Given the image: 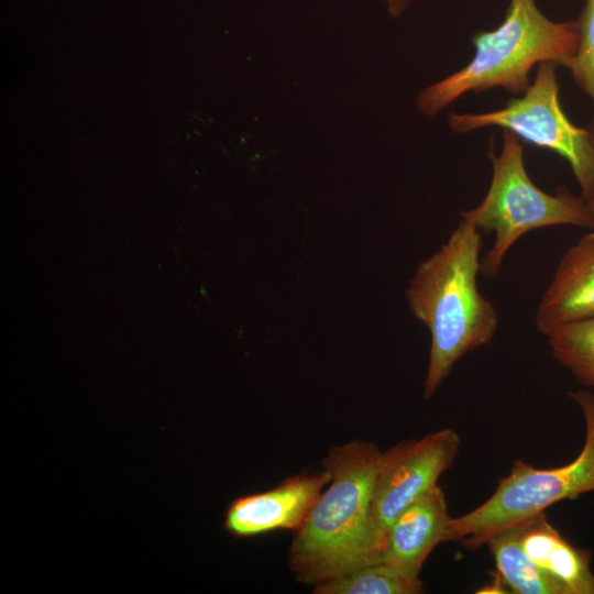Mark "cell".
I'll list each match as a JSON object with an SVG mask.
<instances>
[{
    "label": "cell",
    "mask_w": 594,
    "mask_h": 594,
    "mask_svg": "<svg viewBox=\"0 0 594 594\" xmlns=\"http://www.w3.org/2000/svg\"><path fill=\"white\" fill-rule=\"evenodd\" d=\"M525 552L560 594H594L591 552L570 543L541 513L515 526Z\"/></svg>",
    "instance_id": "8fae6325"
},
{
    "label": "cell",
    "mask_w": 594,
    "mask_h": 594,
    "mask_svg": "<svg viewBox=\"0 0 594 594\" xmlns=\"http://www.w3.org/2000/svg\"><path fill=\"white\" fill-rule=\"evenodd\" d=\"M486 544L494 558L499 576L514 593L560 594L556 584L525 552L516 527L496 534Z\"/></svg>",
    "instance_id": "7c38bea8"
},
{
    "label": "cell",
    "mask_w": 594,
    "mask_h": 594,
    "mask_svg": "<svg viewBox=\"0 0 594 594\" xmlns=\"http://www.w3.org/2000/svg\"><path fill=\"white\" fill-rule=\"evenodd\" d=\"M570 395L581 408L585 424L579 455L552 469H538L516 460L485 502L460 517H451L446 542L477 549L496 534L544 513L556 503L594 492V395L585 391Z\"/></svg>",
    "instance_id": "5b68a950"
},
{
    "label": "cell",
    "mask_w": 594,
    "mask_h": 594,
    "mask_svg": "<svg viewBox=\"0 0 594 594\" xmlns=\"http://www.w3.org/2000/svg\"><path fill=\"white\" fill-rule=\"evenodd\" d=\"M578 42L576 21L549 19L536 0H509L496 29L477 31L472 36L471 61L424 89L417 97V109L433 118L461 96L491 88L520 96L530 86L534 66L546 62L562 66L574 54Z\"/></svg>",
    "instance_id": "3957f363"
},
{
    "label": "cell",
    "mask_w": 594,
    "mask_h": 594,
    "mask_svg": "<svg viewBox=\"0 0 594 594\" xmlns=\"http://www.w3.org/2000/svg\"><path fill=\"white\" fill-rule=\"evenodd\" d=\"M547 338L553 358L583 385L594 387V318L561 326Z\"/></svg>",
    "instance_id": "5bb4252c"
},
{
    "label": "cell",
    "mask_w": 594,
    "mask_h": 594,
    "mask_svg": "<svg viewBox=\"0 0 594 594\" xmlns=\"http://www.w3.org/2000/svg\"><path fill=\"white\" fill-rule=\"evenodd\" d=\"M492 179L483 200L461 212V219L477 229L493 231L495 242L481 261V272L494 278L514 243L525 233L552 226L569 224L594 229V207L566 188L554 195L539 188L529 177L519 139L504 131L503 146L495 155L490 147Z\"/></svg>",
    "instance_id": "277c9868"
},
{
    "label": "cell",
    "mask_w": 594,
    "mask_h": 594,
    "mask_svg": "<svg viewBox=\"0 0 594 594\" xmlns=\"http://www.w3.org/2000/svg\"><path fill=\"white\" fill-rule=\"evenodd\" d=\"M481 246L480 229L461 219L440 250L418 265L407 289L410 310L431 336L425 398L462 356L487 344L497 330V311L477 286Z\"/></svg>",
    "instance_id": "7a4b0ae2"
},
{
    "label": "cell",
    "mask_w": 594,
    "mask_h": 594,
    "mask_svg": "<svg viewBox=\"0 0 594 594\" xmlns=\"http://www.w3.org/2000/svg\"><path fill=\"white\" fill-rule=\"evenodd\" d=\"M421 579L411 580L384 561L371 563L314 585V594H419Z\"/></svg>",
    "instance_id": "4fadbf2b"
},
{
    "label": "cell",
    "mask_w": 594,
    "mask_h": 594,
    "mask_svg": "<svg viewBox=\"0 0 594 594\" xmlns=\"http://www.w3.org/2000/svg\"><path fill=\"white\" fill-rule=\"evenodd\" d=\"M381 453L373 442L353 440L332 447L322 459L330 482L288 552L297 581L315 585L382 561L385 536L372 518Z\"/></svg>",
    "instance_id": "6da1fadb"
},
{
    "label": "cell",
    "mask_w": 594,
    "mask_h": 594,
    "mask_svg": "<svg viewBox=\"0 0 594 594\" xmlns=\"http://www.w3.org/2000/svg\"><path fill=\"white\" fill-rule=\"evenodd\" d=\"M384 1L387 6L388 13L393 18H398L403 13H405V11L408 9V7L413 2V0H384Z\"/></svg>",
    "instance_id": "2e32d148"
},
{
    "label": "cell",
    "mask_w": 594,
    "mask_h": 594,
    "mask_svg": "<svg viewBox=\"0 0 594 594\" xmlns=\"http://www.w3.org/2000/svg\"><path fill=\"white\" fill-rule=\"evenodd\" d=\"M329 482L330 474L323 469L316 474L292 476L265 492L240 496L228 506L223 528L234 538L280 529L296 531Z\"/></svg>",
    "instance_id": "ba28073f"
},
{
    "label": "cell",
    "mask_w": 594,
    "mask_h": 594,
    "mask_svg": "<svg viewBox=\"0 0 594 594\" xmlns=\"http://www.w3.org/2000/svg\"><path fill=\"white\" fill-rule=\"evenodd\" d=\"M591 205L594 207V198L592 199Z\"/></svg>",
    "instance_id": "e0dca14e"
},
{
    "label": "cell",
    "mask_w": 594,
    "mask_h": 594,
    "mask_svg": "<svg viewBox=\"0 0 594 594\" xmlns=\"http://www.w3.org/2000/svg\"><path fill=\"white\" fill-rule=\"evenodd\" d=\"M557 64L541 63L529 88L519 97L493 111L448 114L449 128L469 133L498 127L534 146L554 152L564 158L591 204L594 198V139L591 130L575 125L564 112L559 98Z\"/></svg>",
    "instance_id": "8992f818"
},
{
    "label": "cell",
    "mask_w": 594,
    "mask_h": 594,
    "mask_svg": "<svg viewBox=\"0 0 594 594\" xmlns=\"http://www.w3.org/2000/svg\"><path fill=\"white\" fill-rule=\"evenodd\" d=\"M459 433L444 428L420 439L399 441L378 459L372 518L385 536L397 516L436 485L459 453Z\"/></svg>",
    "instance_id": "52a82bcc"
},
{
    "label": "cell",
    "mask_w": 594,
    "mask_h": 594,
    "mask_svg": "<svg viewBox=\"0 0 594 594\" xmlns=\"http://www.w3.org/2000/svg\"><path fill=\"white\" fill-rule=\"evenodd\" d=\"M451 516L442 488L436 485L405 508L385 535L382 561L404 576L419 580L431 551L446 542Z\"/></svg>",
    "instance_id": "9c48e42d"
},
{
    "label": "cell",
    "mask_w": 594,
    "mask_h": 594,
    "mask_svg": "<svg viewBox=\"0 0 594 594\" xmlns=\"http://www.w3.org/2000/svg\"><path fill=\"white\" fill-rule=\"evenodd\" d=\"M576 22L579 29L578 47L562 66L569 69L578 87L593 102L590 130L594 139V0H585L584 8Z\"/></svg>",
    "instance_id": "9a60e30c"
},
{
    "label": "cell",
    "mask_w": 594,
    "mask_h": 594,
    "mask_svg": "<svg viewBox=\"0 0 594 594\" xmlns=\"http://www.w3.org/2000/svg\"><path fill=\"white\" fill-rule=\"evenodd\" d=\"M594 318V229L562 256L535 316L546 337L554 329Z\"/></svg>",
    "instance_id": "30bf717a"
}]
</instances>
